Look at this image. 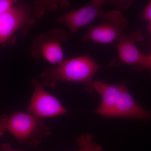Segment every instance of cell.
I'll list each match as a JSON object with an SVG mask.
<instances>
[{
	"instance_id": "cell-4",
	"label": "cell",
	"mask_w": 151,
	"mask_h": 151,
	"mask_svg": "<svg viewBox=\"0 0 151 151\" xmlns=\"http://www.w3.org/2000/svg\"><path fill=\"white\" fill-rule=\"evenodd\" d=\"M106 4H110L119 8L121 1L106 0L93 1L82 7L63 14L57 21L59 23L66 24L70 33L73 34L79 29L92 22L96 18L99 17L102 19L106 13L103 10L102 6Z\"/></svg>"
},
{
	"instance_id": "cell-2",
	"label": "cell",
	"mask_w": 151,
	"mask_h": 151,
	"mask_svg": "<svg viewBox=\"0 0 151 151\" xmlns=\"http://www.w3.org/2000/svg\"><path fill=\"white\" fill-rule=\"evenodd\" d=\"M9 132L19 144H25L37 147L43 139L51 134L50 128L42 118L20 111H13L9 116L2 115L0 117V136Z\"/></svg>"
},
{
	"instance_id": "cell-1",
	"label": "cell",
	"mask_w": 151,
	"mask_h": 151,
	"mask_svg": "<svg viewBox=\"0 0 151 151\" xmlns=\"http://www.w3.org/2000/svg\"><path fill=\"white\" fill-rule=\"evenodd\" d=\"M104 65L97 64L88 55L63 60L54 68L46 67L41 74L43 85L55 87L59 81L84 83L85 88L92 92L94 88L92 76Z\"/></svg>"
},
{
	"instance_id": "cell-11",
	"label": "cell",
	"mask_w": 151,
	"mask_h": 151,
	"mask_svg": "<svg viewBox=\"0 0 151 151\" xmlns=\"http://www.w3.org/2000/svg\"><path fill=\"white\" fill-rule=\"evenodd\" d=\"M76 143L81 148L77 151H103L102 147L97 145L93 140L91 134H86L79 136Z\"/></svg>"
},
{
	"instance_id": "cell-13",
	"label": "cell",
	"mask_w": 151,
	"mask_h": 151,
	"mask_svg": "<svg viewBox=\"0 0 151 151\" xmlns=\"http://www.w3.org/2000/svg\"><path fill=\"white\" fill-rule=\"evenodd\" d=\"M142 17L144 19L151 22V1L149 2L143 11Z\"/></svg>"
},
{
	"instance_id": "cell-5",
	"label": "cell",
	"mask_w": 151,
	"mask_h": 151,
	"mask_svg": "<svg viewBox=\"0 0 151 151\" xmlns=\"http://www.w3.org/2000/svg\"><path fill=\"white\" fill-rule=\"evenodd\" d=\"M67 38V34L63 29H52L39 35L33 41L32 54L36 59L44 58L52 64L59 63L63 58L61 43Z\"/></svg>"
},
{
	"instance_id": "cell-14",
	"label": "cell",
	"mask_w": 151,
	"mask_h": 151,
	"mask_svg": "<svg viewBox=\"0 0 151 151\" xmlns=\"http://www.w3.org/2000/svg\"><path fill=\"white\" fill-rule=\"evenodd\" d=\"M0 151H23L14 149L8 143H2L1 145Z\"/></svg>"
},
{
	"instance_id": "cell-16",
	"label": "cell",
	"mask_w": 151,
	"mask_h": 151,
	"mask_svg": "<svg viewBox=\"0 0 151 151\" xmlns=\"http://www.w3.org/2000/svg\"><path fill=\"white\" fill-rule=\"evenodd\" d=\"M150 31L151 32V25H150Z\"/></svg>"
},
{
	"instance_id": "cell-7",
	"label": "cell",
	"mask_w": 151,
	"mask_h": 151,
	"mask_svg": "<svg viewBox=\"0 0 151 151\" xmlns=\"http://www.w3.org/2000/svg\"><path fill=\"white\" fill-rule=\"evenodd\" d=\"M31 9L26 4L14 6L8 12L0 14V42L4 43L17 30L32 24Z\"/></svg>"
},
{
	"instance_id": "cell-10",
	"label": "cell",
	"mask_w": 151,
	"mask_h": 151,
	"mask_svg": "<svg viewBox=\"0 0 151 151\" xmlns=\"http://www.w3.org/2000/svg\"><path fill=\"white\" fill-rule=\"evenodd\" d=\"M110 117H128L148 121L151 119V112L137 104L126 86Z\"/></svg>"
},
{
	"instance_id": "cell-9",
	"label": "cell",
	"mask_w": 151,
	"mask_h": 151,
	"mask_svg": "<svg viewBox=\"0 0 151 151\" xmlns=\"http://www.w3.org/2000/svg\"><path fill=\"white\" fill-rule=\"evenodd\" d=\"M142 39V34L140 31L124 35L120 38L116 47L122 61L129 65L144 66L147 55L141 52L135 44L136 42Z\"/></svg>"
},
{
	"instance_id": "cell-3",
	"label": "cell",
	"mask_w": 151,
	"mask_h": 151,
	"mask_svg": "<svg viewBox=\"0 0 151 151\" xmlns=\"http://www.w3.org/2000/svg\"><path fill=\"white\" fill-rule=\"evenodd\" d=\"M102 24L90 27L83 37V42L92 40L100 43H110L119 41L124 35L127 21L121 12H106Z\"/></svg>"
},
{
	"instance_id": "cell-15",
	"label": "cell",
	"mask_w": 151,
	"mask_h": 151,
	"mask_svg": "<svg viewBox=\"0 0 151 151\" xmlns=\"http://www.w3.org/2000/svg\"><path fill=\"white\" fill-rule=\"evenodd\" d=\"M144 67L151 69V53L149 55L146 56L145 62Z\"/></svg>"
},
{
	"instance_id": "cell-12",
	"label": "cell",
	"mask_w": 151,
	"mask_h": 151,
	"mask_svg": "<svg viewBox=\"0 0 151 151\" xmlns=\"http://www.w3.org/2000/svg\"><path fill=\"white\" fill-rule=\"evenodd\" d=\"M15 1L11 0L0 1V14L5 13L9 11L14 6Z\"/></svg>"
},
{
	"instance_id": "cell-8",
	"label": "cell",
	"mask_w": 151,
	"mask_h": 151,
	"mask_svg": "<svg viewBox=\"0 0 151 151\" xmlns=\"http://www.w3.org/2000/svg\"><path fill=\"white\" fill-rule=\"evenodd\" d=\"M126 86L125 83L111 84L99 80L93 81L94 89L100 94L102 98L100 106L93 112L105 117H111Z\"/></svg>"
},
{
	"instance_id": "cell-6",
	"label": "cell",
	"mask_w": 151,
	"mask_h": 151,
	"mask_svg": "<svg viewBox=\"0 0 151 151\" xmlns=\"http://www.w3.org/2000/svg\"><path fill=\"white\" fill-rule=\"evenodd\" d=\"M34 92L26 108L28 113L41 118L67 114L68 111L56 97L46 92L37 79L32 80Z\"/></svg>"
}]
</instances>
